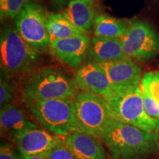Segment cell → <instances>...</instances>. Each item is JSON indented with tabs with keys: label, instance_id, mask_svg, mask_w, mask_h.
<instances>
[{
	"label": "cell",
	"instance_id": "cell-12",
	"mask_svg": "<svg viewBox=\"0 0 159 159\" xmlns=\"http://www.w3.org/2000/svg\"><path fill=\"white\" fill-rule=\"evenodd\" d=\"M77 88L107 97L113 93L110 81L102 67L97 62L81 65L75 76Z\"/></svg>",
	"mask_w": 159,
	"mask_h": 159
},
{
	"label": "cell",
	"instance_id": "cell-6",
	"mask_svg": "<svg viewBox=\"0 0 159 159\" xmlns=\"http://www.w3.org/2000/svg\"><path fill=\"white\" fill-rule=\"evenodd\" d=\"M26 105L43 128L53 135L65 137L78 131L75 99H52Z\"/></svg>",
	"mask_w": 159,
	"mask_h": 159
},
{
	"label": "cell",
	"instance_id": "cell-23",
	"mask_svg": "<svg viewBox=\"0 0 159 159\" xmlns=\"http://www.w3.org/2000/svg\"><path fill=\"white\" fill-rule=\"evenodd\" d=\"M143 94V103L146 114L151 118L159 119V106L158 102L145 93Z\"/></svg>",
	"mask_w": 159,
	"mask_h": 159
},
{
	"label": "cell",
	"instance_id": "cell-25",
	"mask_svg": "<svg viewBox=\"0 0 159 159\" xmlns=\"http://www.w3.org/2000/svg\"><path fill=\"white\" fill-rule=\"evenodd\" d=\"M21 155V159H49L47 152L43 154L35 155V156H25V155Z\"/></svg>",
	"mask_w": 159,
	"mask_h": 159
},
{
	"label": "cell",
	"instance_id": "cell-15",
	"mask_svg": "<svg viewBox=\"0 0 159 159\" xmlns=\"http://www.w3.org/2000/svg\"><path fill=\"white\" fill-rule=\"evenodd\" d=\"M90 62H105L128 59L123 51L120 38L93 36L88 55Z\"/></svg>",
	"mask_w": 159,
	"mask_h": 159
},
{
	"label": "cell",
	"instance_id": "cell-19",
	"mask_svg": "<svg viewBox=\"0 0 159 159\" xmlns=\"http://www.w3.org/2000/svg\"><path fill=\"white\" fill-rule=\"evenodd\" d=\"M15 93V85L12 76L5 69L1 68L0 77V106L1 109L11 104Z\"/></svg>",
	"mask_w": 159,
	"mask_h": 159
},
{
	"label": "cell",
	"instance_id": "cell-18",
	"mask_svg": "<svg viewBox=\"0 0 159 159\" xmlns=\"http://www.w3.org/2000/svg\"><path fill=\"white\" fill-rule=\"evenodd\" d=\"M128 24L124 20L106 14L96 16L93 25L94 36L121 38L128 28Z\"/></svg>",
	"mask_w": 159,
	"mask_h": 159
},
{
	"label": "cell",
	"instance_id": "cell-26",
	"mask_svg": "<svg viewBox=\"0 0 159 159\" xmlns=\"http://www.w3.org/2000/svg\"><path fill=\"white\" fill-rule=\"evenodd\" d=\"M55 1L58 4H60V5H63V4H65L67 1H68V0H55Z\"/></svg>",
	"mask_w": 159,
	"mask_h": 159
},
{
	"label": "cell",
	"instance_id": "cell-17",
	"mask_svg": "<svg viewBox=\"0 0 159 159\" xmlns=\"http://www.w3.org/2000/svg\"><path fill=\"white\" fill-rule=\"evenodd\" d=\"M46 27L51 41L85 35L63 13H46Z\"/></svg>",
	"mask_w": 159,
	"mask_h": 159
},
{
	"label": "cell",
	"instance_id": "cell-16",
	"mask_svg": "<svg viewBox=\"0 0 159 159\" xmlns=\"http://www.w3.org/2000/svg\"><path fill=\"white\" fill-rule=\"evenodd\" d=\"M62 13L86 35L91 30L96 17L92 0H71Z\"/></svg>",
	"mask_w": 159,
	"mask_h": 159
},
{
	"label": "cell",
	"instance_id": "cell-5",
	"mask_svg": "<svg viewBox=\"0 0 159 159\" xmlns=\"http://www.w3.org/2000/svg\"><path fill=\"white\" fill-rule=\"evenodd\" d=\"M105 99L110 105L116 120L148 132L159 131V119L151 118L145 112L140 85L113 91Z\"/></svg>",
	"mask_w": 159,
	"mask_h": 159
},
{
	"label": "cell",
	"instance_id": "cell-3",
	"mask_svg": "<svg viewBox=\"0 0 159 159\" xmlns=\"http://www.w3.org/2000/svg\"><path fill=\"white\" fill-rule=\"evenodd\" d=\"M0 56L1 68L11 76L27 75L39 62L40 52L7 24L1 33Z\"/></svg>",
	"mask_w": 159,
	"mask_h": 159
},
{
	"label": "cell",
	"instance_id": "cell-8",
	"mask_svg": "<svg viewBox=\"0 0 159 159\" xmlns=\"http://www.w3.org/2000/svg\"><path fill=\"white\" fill-rule=\"evenodd\" d=\"M120 39L125 54L130 59L149 61L159 54V34L144 21L128 24Z\"/></svg>",
	"mask_w": 159,
	"mask_h": 159
},
{
	"label": "cell",
	"instance_id": "cell-9",
	"mask_svg": "<svg viewBox=\"0 0 159 159\" xmlns=\"http://www.w3.org/2000/svg\"><path fill=\"white\" fill-rule=\"evenodd\" d=\"M89 35L71 37L51 41V55L71 68L75 69L82 64L87 57L91 43Z\"/></svg>",
	"mask_w": 159,
	"mask_h": 159
},
{
	"label": "cell",
	"instance_id": "cell-1",
	"mask_svg": "<svg viewBox=\"0 0 159 159\" xmlns=\"http://www.w3.org/2000/svg\"><path fill=\"white\" fill-rule=\"evenodd\" d=\"M111 159H147L158 148L157 133L114 119L102 139Z\"/></svg>",
	"mask_w": 159,
	"mask_h": 159
},
{
	"label": "cell",
	"instance_id": "cell-20",
	"mask_svg": "<svg viewBox=\"0 0 159 159\" xmlns=\"http://www.w3.org/2000/svg\"><path fill=\"white\" fill-rule=\"evenodd\" d=\"M140 86L145 93L159 103V71H149L141 79Z\"/></svg>",
	"mask_w": 159,
	"mask_h": 159
},
{
	"label": "cell",
	"instance_id": "cell-4",
	"mask_svg": "<svg viewBox=\"0 0 159 159\" xmlns=\"http://www.w3.org/2000/svg\"><path fill=\"white\" fill-rule=\"evenodd\" d=\"M79 132L91 135L102 141L105 132L114 116L106 99L89 91H77L75 97Z\"/></svg>",
	"mask_w": 159,
	"mask_h": 159
},
{
	"label": "cell",
	"instance_id": "cell-7",
	"mask_svg": "<svg viewBox=\"0 0 159 159\" xmlns=\"http://www.w3.org/2000/svg\"><path fill=\"white\" fill-rule=\"evenodd\" d=\"M46 13L41 5L29 0L15 19L16 30L19 35L40 53L48 50L50 44Z\"/></svg>",
	"mask_w": 159,
	"mask_h": 159
},
{
	"label": "cell",
	"instance_id": "cell-10",
	"mask_svg": "<svg viewBox=\"0 0 159 159\" xmlns=\"http://www.w3.org/2000/svg\"><path fill=\"white\" fill-rule=\"evenodd\" d=\"M97 63L106 74L113 91L140 85L141 69L130 58Z\"/></svg>",
	"mask_w": 159,
	"mask_h": 159
},
{
	"label": "cell",
	"instance_id": "cell-22",
	"mask_svg": "<svg viewBox=\"0 0 159 159\" xmlns=\"http://www.w3.org/2000/svg\"><path fill=\"white\" fill-rule=\"evenodd\" d=\"M49 159H76L64 142V137L61 142L47 152Z\"/></svg>",
	"mask_w": 159,
	"mask_h": 159
},
{
	"label": "cell",
	"instance_id": "cell-13",
	"mask_svg": "<svg viewBox=\"0 0 159 159\" xmlns=\"http://www.w3.org/2000/svg\"><path fill=\"white\" fill-rule=\"evenodd\" d=\"M64 142L76 159H108L100 140L75 131L64 137Z\"/></svg>",
	"mask_w": 159,
	"mask_h": 159
},
{
	"label": "cell",
	"instance_id": "cell-11",
	"mask_svg": "<svg viewBox=\"0 0 159 159\" xmlns=\"http://www.w3.org/2000/svg\"><path fill=\"white\" fill-rule=\"evenodd\" d=\"M63 137L49 134L48 131L35 128L20 133L12 140L19 153L25 156H35L48 152Z\"/></svg>",
	"mask_w": 159,
	"mask_h": 159
},
{
	"label": "cell",
	"instance_id": "cell-14",
	"mask_svg": "<svg viewBox=\"0 0 159 159\" xmlns=\"http://www.w3.org/2000/svg\"><path fill=\"white\" fill-rule=\"evenodd\" d=\"M0 127L1 134L11 139L24 131L38 128L37 125L28 119L22 108L11 103L1 109Z\"/></svg>",
	"mask_w": 159,
	"mask_h": 159
},
{
	"label": "cell",
	"instance_id": "cell-2",
	"mask_svg": "<svg viewBox=\"0 0 159 159\" xmlns=\"http://www.w3.org/2000/svg\"><path fill=\"white\" fill-rule=\"evenodd\" d=\"M78 88L72 78L63 69L47 66L25 75L21 94L25 104L52 99H75Z\"/></svg>",
	"mask_w": 159,
	"mask_h": 159
},
{
	"label": "cell",
	"instance_id": "cell-24",
	"mask_svg": "<svg viewBox=\"0 0 159 159\" xmlns=\"http://www.w3.org/2000/svg\"><path fill=\"white\" fill-rule=\"evenodd\" d=\"M0 159H21V155L18 154L8 144H2L0 148Z\"/></svg>",
	"mask_w": 159,
	"mask_h": 159
},
{
	"label": "cell",
	"instance_id": "cell-21",
	"mask_svg": "<svg viewBox=\"0 0 159 159\" xmlns=\"http://www.w3.org/2000/svg\"><path fill=\"white\" fill-rule=\"evenodd\" d=\"M29 0H0L1 20L14 19Z\"/></svg>",
	"mask_w": 159,
	"mask_h": 159
},
{
	"label": "cell",
	"instance_id": "cell-27",
	"mask_svg": "<svg viewBox=\"0 0 159 159\" xmlns=\"http://www.w3.org/2000/svg\"><path fill=\"white\" fill-rule=\"evenodd\" d=\"M158 106H159V103H158Z\"/></svg>",
	"mask_w": 159,
	"mask_h": 159
}]
</instances>
